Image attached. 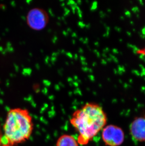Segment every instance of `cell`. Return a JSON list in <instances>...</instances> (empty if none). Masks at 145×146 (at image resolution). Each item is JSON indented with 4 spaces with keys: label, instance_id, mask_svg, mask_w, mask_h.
<instances>
[{
    "label": "cell",
    "instance_id": "cell-1",
    "mask_svg": "<svg viewBox=\"0 0 145 146\" xmlns=\"http://www.w3.org/2000/svg\"><path fill=\"white\" fill-rule=\"evenodd\" d=\"M107 116L102 108L94 102H88L72 113L70 123L78 133L77 141L86 145L93 139L107 123Z\"/></svg>",
    "mask_w": 145,
    "mask_h": 146
},
{
    "label": "cell",
    "instance_id": "cell-2",
    "mask_svg": "<svg viewBox=\"0 0 145 146\" xmlns=\"http://www.w3.org/2000/svg\"><path fill=\"white\" fill-rule=\"evenodd\" d=\"M33 118L28 109L14 108L9 111L3 126L1 146H16L26 142L34 130Z\"/></svg>",
    "mask_w": 145,
    "mask_h": 146
},
{
    "label": "cell",
    "instance_id": "cell-3",
    "mask_svg": "<svg viewBox=\"0 0 145 146\" xmlns=\"http://www.w3.org/2000/svg\"><path fill=\"white\" fill-rule=\"evenodd\" d=\"M26 24L32 30L42 31L48 25L49 17L46 11L40 8L30 10L26 15Z\"/></svg>",
    "mask_w": 145,
    "mask_h": 146
},
{
    "label": "cell",
    "instance_id": "cell-4",
    "mask_svg": "<svg viewBox=\"0 0 145 146\" xmlns=\"http://www.w3.org/2000/svg\"><path fill=\"white\" fill-rule=\"evenodd\" d=\"M102 139L108 146H118L125 140V134L122 129L114 125H109L102 130Z\"/></svg>",
    "mask_w": 145,
    "mask_h": 146
},
{
    "label": "cell",
    "instance_id": "cell-5",
    "mask_svg": "<svg viewBox=\"0 0 145 146\" xmlns=\"http://www.w3.org/2000/svg\"><path fill=\"white\" fill-rule=\"evenodd\" d=\"M130 131L136 141H145V117H138L134 120L130 125Z\"/></svg>",
    "mask_w": 145,
    "mask_h": 146
},
{
    "label": "cell",
    "instance_id": "cell-6",
    "mask_svg": "<svg viewBox=\"0 0 145 146\" xmlns=\"http://www.w3.org/2000/svg\"><path fill=\"white\" fill-rule=\"evenodd\" d=\"M77 139L72 135L63 134L57 141L56 146H79Z\"/></svg>",
    "mask_w": 145,
    "mask_h": 146
},
{
    "label": "cell",
    "instance_id": "cell-7",
    "mask_svg": "<svg viewBox=\"0 0 145 146\" xmlns=\"http://www.w3.org/2000/svg\"><path fill=\"white\" fill-rule=\"evenodd\" d=\"M136 54L145 57V46L143 48H142L137 50V51H136Z\"/></svg>",
    "mask_w": 145,
    "mask_h": 146
}]
</instances>
